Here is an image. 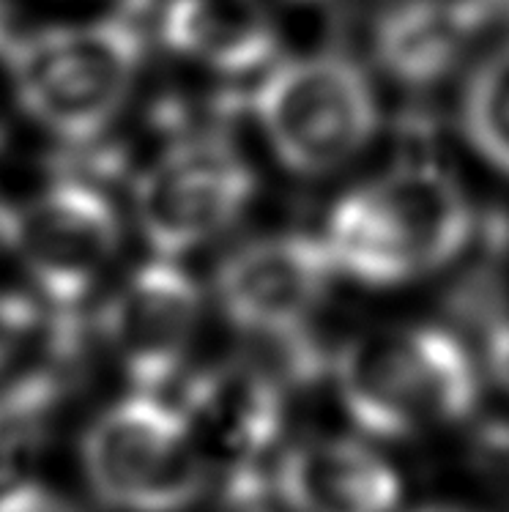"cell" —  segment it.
<instances>
[{
	"label": "cell",
	"instance_id": "obj_1",
	"mask_svg": "<svg viewBox=\"0 0 509 512\" xmlns=\"http://www.w3.org/2000/svg\"><path fill=\"white\" fill-rule=\"evenodd\" d=\"M471 239V209L455 178L403 165L334 206L326 247L337 272L367 285H397L455 261Z\"/></svg>",
	"mask_w": 509,
	"mask_h": 512
},
{
	"label": "cell",
	"instance_id": "obj_2",
	"mask_svg": "<svg viewBox=\"0 0 509 512\" xmlns=\"http://www.w3.org/2000/svg\"><path fill=\"white\" fill-rule=\"evenodd\" d=\"M337 392L354 425L406 439L460 422L479 398L474 359L438 326L378 329L337 356Z\"/></svg>",
	"mask_w": 509,
	"mask_h": 512
},
{
	"label": "cell",
	"instance_id": "obj_3",
	"mask_svg": "<svg viewBox=\"0 0 509 512\" xmlns=\"http://www.w3.org/2000/svg\"><path fill=\"white\" fill-rule=\"evenodd\" d=\"M80 466L91 493L113 512H189L211 482L195 419L151 389L96 414L80 441Z\"/></svg>",
	"mask_w": 509,
	"mask_h": 512
},
{
	"label": "cell",
	"instance_id": "obj_4",
	"mask_svg": "<svg viewBox=\"0 0 509 512\" xmlns=\"http://www.w3.org/2000/svg\"><path fill=\"white\" fill-rule=\"evenodd\" d=\"M143 39L126 20L31 33L9 55L11 83L36 124L63 140H94L132 96Z\"/></svg>",
	"mask_w": 509,
	"mask_h": 512
},
{
	"label": "cell",
	"instance_id": "obj_5",
	"mask_svg": "<svg viewBox=\"0 0 509 512\" xmlns=\"http://www.w3.org/2000/svg\"><path fill=\"white\" fill-rule=\"evenodd\" d=\"M255 115L282 165L302 176L343 168L362 154L378 126L367 74L334 53L274 66L255 94Z\"/></svg>",
	"mask_w": 509,
	"mask_h": 512
},
{
	"label": "cell",
	"instance_id": "obj_6",
	"mask_svg": "<svg viewBox=\"0 0 509 512\" xmlns=\"http://www.w3.org/2000/svg\"><path fill=\"white\" fill-rule=\"evenodd\" d=\"M255 176L222 140L167 148L137 181V225L162 258H178L230 228L250 206Z\"/></svg>",
	"mask_w": 509,
	"mask_h": 512
},
{
	"label": "cell",
	"instance_id": "obj_7",
	"mask_svg": "<svg viewBox=\"0 0 509 512\" xmlns=\"http://www.w3.org/2000/svg\"><path fill=\"white\" fill-rule=\"evenodd\" d=\"M22 269L50 302L69 307L94 291L121 244L118 211L88 184H55L6 220Z\"/></svg>",
	"mask_w": 509,
	"mask_h": 512
},
{
	"label": "cell",
	"instance_id": "obj_8",
	"mask_svg": "<svg viewBox=\"0 0 509 512\" xmlns=\"http://www.w3.org/2000/svg\"><path fill=\"white\" fill-rule=\"evenodd\" d=\"M337 272L326 241L282 233L244 244L217 269V299L230 324L269 340L302 335Z\"/></svg>",
	"mask_w": 509,
	"mask_h": 512
},
{
	"label": "cell",
	"instance_id": "obj_9",
	"mask_svg": "<svg viewBox=\"0 0 509 512\" xmlns=\"http://www.w3.org/2000/svg\"><path fill=\"white\" fill-rule=\"evenodd\" d=\"M200 321V288L173 258L143 263L107 310L110 345L135 389L162 392L184 365Z\"/></svg>",
	"mask_w": 509,
	"mask_h": 512
},
{
	"label": "cell",
	"instance_id": "obj_10",
	"mask_svg": "<svg viewBox=\"0 0 509 512\" xmlns=\"http://www.w3.org/2000/svg\"><path fill=\"white\" fill-rule=\"evenodd\" d=\"M291 512H395L403 482L364 441L315 436L285 450L274 474Z\"/></svg>",
	"mask_w": 509,
	"mask_h": 512
},
{
	"label": "cell",
	"instance_id": "obj_11",
	"mask_svg": "<svg viewBox=\"0 0 509 512\" xmlns=\"http://www.w3.org/2000/svg\"><path fill=\"white\" fill-rule=\"evenodd\" d=\"M162 39L173 53L217 72H252L277 50V31L260 0H170Z\"/></svg>",
	"mask_w": 509,
	"mask_h": 512
},
{
	"label": "cell",
	"instance_id": "obj_12",
	"mask_svg": "<svg viewBox=\"0 0 509 512\" xmlns=\"http://www.w3.org/2000/svg\"><path fill=\"white\" fill-rule=\"evenodd\" d=\"M479 25L474 0H403L378 22L375 55L403 83H433L460 61Z\"/></svg>",
	"mask_w": 509,
	"mask_h": 512
},
{
	"label": "cell",
	"instance_id": "obj_13",
	"mask_svg": "<svg viewBox=\"0 0 509 512\" xmlns=\"http://www.w3.org/2000/svg\"><path fill=\"white\" fill-rule=\"evenodd\" d=\"M463 129L490 165L509 173V42L493 50L468 77Z\"/></svg>",
	"mask_w": 509,
	"mask_h": 512
},
{
	"label": "cell",
	"instance_id": "obj_14",
	"mask_svg": "<svg viewBox=\"0 0 509 512\" xmlns=\"http://www.w3.org/2000/svg\"><path fill=\"white\" fill-rule=\"evenodd\" d=\"M42 313L20 293L0 291V381L9 378L31 351L39 335Z\"/></svg>",
	"mask_w": 509,
	"mask_h": 512
},
{
	"label": "cell",
	"instance_id": "obj_15",
	"mask_svg": "<svg viewBox=\"0 0 509 512\" xmlns=\"http://www.w3.org/2000/svg\"><path fill=\"white\" fill-rule=\"evenodd\" d=\"M0 512H88L52 485L22 480L0 491Z\"/></svg>",
	"mask_w": 509,
	"mask_h": 512
},
{
	"label": "cell",
	"instance_id": "obj_16",
	"mask_svg": "<svg viewBox=\"0 0 509 512\" xmlns=\"http://www.w3.org/2000/svg\"><path fill=\"white\" fill-rule=\"evenodd\" d=\"M485 359H488L490 376L496 378L499 387L509 395V321H501L488 332Z\"/></svg>",
	"mask_w": 509,
	"mask_h": 512
},
{
	"label": "cell",
	"instance_id": "obj_17",
	"mask_svg": "<svg viewBox=\"0 0 509 512\" xmlns=\"http://www.w3.org/2000/svg\"><path fill=\"white\" fill-rule=\"evenodd\" d=\"M419 512H466V510H458V507H425V510Z\"/></svg>",
	"mask_w": 509,
	"mask_h": 512
}]
</instances>
